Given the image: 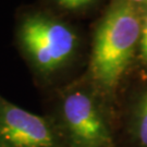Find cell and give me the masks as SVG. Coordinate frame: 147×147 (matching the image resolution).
<instances>
[{
  "label": "cell",
  "mask_w": 147,
  "mask_h": 147,
  "mask_svg": "<svg viewBox=\"0 0 147 147\" xmlns=\"http://www.w3.org/2000/svg\"><path fill=\"white\" fill-rule=\"evenodd\" d=\"M0 147H65L53 122L0 96Z\"/></svg>",
  "instance_id": "277c9868"
},
{
  "label": "cell",
  "mask_w": 147,
  "mask_h": 147,
  "mask_svg": "<svg viewBox=\"0 0 147 147\" xmlns=\"http://www.w3.org/2000/svg\"><path fill=\"white\" fill-rule=\"evenodd\" d=\"M136 70L147 71V10L143 12L142 32H141L140 46H138Z\"/></svg>",
  "instance_id": "8992f818"
},
{
  "label": "cell",
  "mask_w": 147,
  "mask_h": 147,
  "mask_svg": "<svg viewBox=\"0 0 147 147\" xmlns=\"http://www.w3.org/2000/svg\"><path fill=\"white\" fill-rule=\"evenodd\" d=\"M16 45L45 93L75 80L72 74L82 60L83 42L67 22L45 12L28 13L18 27Z\"/></svg>",
  "instance_id": "3957f363"
},
{
  "label": "cell",
  "mask_w": 147,
  "mask_h": 147,
  "mask_svg": "<svg viewBox=\"0 0 147 147\" xmlns=\"http://www.w3.org/2000/svg\"><path fill=\"white\" fill-rule=\"evenodd\" d=\"M44 115L65 147H118L116 110L83 74L45 93Z\"/></svg>",
  "instance_id": "7a4b0ae2"
},
{
  "label": "cell",
  "mask_w": 147,
  "mask_h": 147,
  "mask_svg": "<svg viewBox=\"0 0 147 147\" xmlns=\"http://www.w3.org/2000/svg\"><path fill=\"white\" fill-rule=\"evenodd\" d=\"M117 144L147 147V71L136 70L119 97Z\"/></svg>",
  "instance_id": "5b68a950"
},
{
  "label": "cell",
  "mask_w": 147,
  "mask_h": 147,
  "mask_svg": "<svg viewBox=\"0 0 147 147\" xmlns=\"http://www.w3.org/2000/svg\"><path fill=\"white\" fill-rule=\"evenodd\" d=\"M143 12L125 0H111L92 37L83 75L116 110L137 69Z\"/></svg>",
  "instance_id": "6da1fadb"
},
{
  "label": "cell",
  "mask_w": 147,
  "mask_h": 147,
  "mask_svg": "<svg viewBox=\"0 0 147 147\" xmlns=\"http://www.w3.org/2000/svg\"><path fill=\"white\" fill-rule=\"evenodd\" d=\"M125 1H127L130 5L137 8L142 12L147 10V0H125Z\"/></svg>",
  "instance_id": "ba28073f"
},
{
  "label": "cell",
  "mask_w": 147,
  "mask_h": 147,
  "mask_svg": "<svg viewBox=\"0 0 147 147\" xmlns=\"http://www.w3.org/2000/svg\"><path fill=\"white\" fill-rule=\"evenodd\" d=\"M53 1L64 10L82 11L94 5L97 0H53Z\"/></svg>",
  "instance_id": "52a82bcc"
},
{
  "label": "cell",
  "mask_w": 147,
  "mask_h": 147,
  "mask_svg": "<svg viewBox=\"0 0 147 147\" xmlns=\"http://www.w3.org/2000/svg\"><path fill=\"white\" fill-rule=\"evenodd\" d=\"M0 96H1V95H0Z\"/></svg>",
  "instance_id": "9c48e42d"
}]
</instances>
